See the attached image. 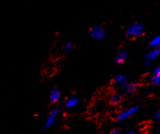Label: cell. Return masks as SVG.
Listing matches in <instances>:
<instances>
[{"label": "cell", "mask_w": 160, "mask_h": 134, "mask_svg": "<svg viewBox=\"0 0 160 134\" xmlns=\"http://www.w3.org/2000/svg\"><path fill=\"white\" fill-rule=\"evenodd\" d=\"M144 32V28L139 23H132L126 28V35L129 38H135L140 37Z\"/></svg>", "instance_id": "obj_1"}, {"label": "cell", "mask_w": 160, "mask_h": 134, "mask_svg": "<svg viewBox=\"0 0 160 134\" xmlns=\"http://www.w3.org/2000/svg\"><path fill=\"white\" fill-rule=\"evenodd\" d=\"M90 36L92 39L96 40H100L105 37L106 31L100 25H96L90 30Z\"/></svg>", "instance_id": "obj_2"}, {"label": "cell", "mask_w": 160, "mask_h": 134, "mask_svg": "<svg viewBox=\"0 0 160 134\" xmlns=\"http://www.w3.org/2000/svg\"><path fill=\"white\" fill-rule=\"evenodd\" d=\"M139 110V107L137 106H134V107H129V109L126 110V111H122L121 112L120 114L118 115L117 117V121L118 122H122L125 121V120L128 119L129 118H130L131 116L133 115L135 113H137Z\"/></svg>", "instance_id": "obj_3"}, {"label": "cell", "mask_w": 160, "mask_h": 134, "mask_svg": "<svg viewBox=\"0 0 160 134\" xmlns=\"http://www.w3.org/2000/svg\"><path fill=\"white\" fill-rule=\"evenodd\" d=\"M58 113H59V109L58 108H54L53 110H51V112L48 114V118H47L46 122H45V129H49L50 127H51L53 125L55 124L57 117L58 115Z\"/></svg>", "instance_id": "obj_4"}, {"label": "cell", "mask_w": 160, "mask_h": 134, "mask_svg": "<svg viewBox=\"0 0 160 134\" xmlns=\"http://www.w3.org/2000/svg\"><path fill=\"white\" fill-rule=\"evenodd\" d=\"M120 88L124 92H126V94H129V95H132L137 91V85L134 83L132 82H129L126 80L125 82H123L122 84H121L120 85Z\"/></svg>", "instance_id": "obj_5"}, {"label": "cell", "mask_w": 160, "mask_h": 134, "mask_svg": "<svg viewBox=\"0 0 160 134\" xmlns=\"http://www.w3.org/2000/svg\"><path fill=\"white\" fill-rule=\"evenodd\" d=\"M80 103V99L77 97H70L65 102V107L66 109H73L76 107Z\"/></svg>", "instance_id": "obj_6"}, {"label": "cell", "mask_w": 160, "mask_h": 134, "mask_svg": "<svg viewBox=\"0 0 160 134\" xmlns=\"http://www.w3.org/2000/svg\"><path fill=\"white\" fill-rule=\"evenodd\" d=\"M60 97H61V92H60L59 89L58 88H53L50 93V100L52 103H56L59 100Z\"/></svg>", "instance_id": "obj_7"}, {"label": "cell", "mask_w": 160, "mask_h": 134, "mask_svg": "<svg viewBox=\"0 0 160 134\" xmlns=\"http://www.w3.org/2000/svg\"><path fill=\"white\" fill-rule=\"evenodd\" d=\"M160 55V48H153V50H152L151 52H149L146 55V59L147 61H152V60L155 59L156 58H158V55Z\"/></svg>", "instance_id": "obj_8"}, {"label": "cell", "mask_w": 160, "mask_h": 134, "mask_svg": "<svg viewBox=\"0 0 160 134\" xmlns=\"http://www.w3.org/2000/svg\"><path fill=\"white\" fill-rule=\"evenodd\" d=\"M152 85H159L160 84V66L157 67L153 72L152 78H151Z\"/></svg>", "instance_id": "obj_9"}, {"label": "cell", "mask_w": 160, "mask_h": 134, "mask_svg": "<svg viewBox=\"0 0 160 134\" xmlns=\"http://www.w3.org/2000/svg\"><path fill=\"white\" fill-rule=\"evenodd\" d=\"M128 58V52L126 51H122V52H119L117 56L114 58V61L117 64H122L124 62H126V60Z\"/></svg>", "instance_id": "obj_10"}, {"label": "cell", "mask_w": 160, "mask_h": 134, "mask_svg": "<svg viewBox=\"0 0 160 134\" xmlns=\"http://www.w3.org/2000/svg\"><path fill=\"white\" fill-rule=\"evenodd\" d=\"M114 81L116 84H118V85H120L121 84H122V83L125 82V81H126V75L123 74V73H119V74L116 75V76L114 77Z\"/></svg>", "instance_id": "obj_11"}, {"label": "cell", "mask_w": 160, "mask_h": 134, "mask_svg": "<svg viewBox=\"0 0 160 134\" xmlns=\"http://www.w3.org/2000/svg\"><path fill=\"white\" fill-rule=\"evenodd\" d=\"M150 46L153 48H160V35L154 37L151 40Z\"/></svg>", "instance_id": "obj_12"}, {"label": "cell", "mask_w": 160, "mask_h": 134, "mask_svg": "<svg viewBox=\"0 0 160 134\" xmlns=\"http://www.w3.org/2000/svg\"><path fill=\"white\" fill-rule=\"evenodd\" d=\"M122 95L119 94V93H114L111 96V102L114 104H118V103H120L122 101Z\"/></svg>", "instance_id": "obj_13"}, {"label": "cell", "mask_w": 160, "mask_h": 134, "mask_svg": "<svg viewBox=\"0 0 160 134\" xmlns=\"http://www.w3.org/2000/svg\"><path fill=\"white\" fill-rule=\"evenodd\" d=\"M73 48V43L71 41H67L63 45V51L65 52H69Z\"/></svg>", "instance_id": "obj_14"}, {"label": "cell", "mask_w": 160, "mask_h": 134, "mask_svg": "<svg viewBox=\"0 0 160 134\" xmlns=\"http://www.w3.org/2000/svg\"><path fill=\"white\" fill-rule=\"evenodd\" d=\"M155 119L157 120V121H159L160 122V110H159V111H157L156 113H155Z\"/></svg>", "instance_id": "obj_15"}, {"label": "cell", "mask_w": 160, "mask_h": 134, "mask_svg": "<svg viewBox=\"0 0 160 134\" xmlns=\"http://www.w3.org/2000/svg\"><path fill=\"white\" fill-rule=\"evenodd\" d=\"M110 134H124V133H122V132H121L119 130H117V129H115V130H113L112 132H111Z\"/></svg>", "instance_id": "obj_16"}, {"label": "cell", "mask_w": 160, "mask_h": 134, "mask_svg": "<svg viewBox=\"0 0 160 134\" xmlns=\"http://www.w3.org/2000/svg\"><path fill=\"white\" fill-rule=\"evenodd\" d=\"M144 65H145V66H150V62L146 61L145 62H144Z\"/></svg>", "instance_id": "obj_17"}]
</instances>
